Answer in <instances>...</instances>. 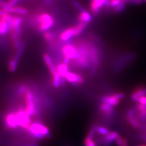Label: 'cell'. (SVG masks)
<instances>
[{
    "label": "cell",
    "instance_id": "obj_11",
    "mask_svg": "<svg viewBox=\"0 0 146 146\" xmlns=\"http://www.w3.org/2000/svg\"><path fill=\"white\" fill-rule=\"evenodd\" d=\"M5 123L7 127L9 129H16L19 127L15 112H11L6 115Z\"/></svg>",
    "mask_w": 146,
    "mask_h": 146
},
{
    "label": "cell",
    "instance_id": "obj_31",
    "mask_svg": "<svg viewBox=\"0 0 146 146\" xmlns=\"http://www.w3.org/2000/svg\"><path fill=\"white\" fill-rule=\"evenodd\" d=\"M138 102L139 104H140L146 105V95L140 97L138 100Z\"/></svg>",
    "mask_w": 146,
    "mask_h": 146
},
{
    "label": "cell",
    "instance_id": "obj_25",
    "mask_svg": "<svg viewBox=\"0 0 146 146\" xmlns=\"http://www.w3.org/2000/svg\"><path fill=\"white\" fill-rule=\"evenodd\" d=\"M0 7L2 9H4L8 13H13V7L9 5L7 2L2 1L0 2Z\"/></svg>",
    "mask_w": 146,
    "mask_h": 146
},
{
    "label": "cell",
    "instance_id": "obj_7",
    "mask_svg": "<svg viewBox=\"0 0 146 146\" xmlns=\"http://www.w3.org/2000/svg\"><path fill=\"white\" fill-rule=\"evenodd\" d=\"M110 0H92L90 5V11L94 14H98L104 7H110Z\"/></svg>",
    "mask_w": 146,
    "mask_h": 146
},
{
    "label": "cell",
    "instance_id": "obj_14",
    "mask_svg": "<svg viewBox=\"0 0 146 146\" xmlns=\"http://www.w3.org/2000/svg\"><path fill=\"white\" fill-rule=\"evenodd\" d=\"M99 110L100 112L106 116H111L114 114L115 112L114 106L105 102H102L100 104Z\"/></svg>",
    "mask_w": 146,
    "mask_h": 146
},
{
    "label": "cell",
    "instance_id": "obj_10",
    "mask_svg": "<svg viewBox=\"0 0 146 146\" xmlns=\"http://www.w3.org/2000/svg\"><path fill=\"white\" fill-rule=\"evenodd\" d=\"M70 84L77 85L82 84L84 82V79L82 76L78 74L71 72H68L63 77Z\"/></svg>",
    "mask_w": 146,
    "mask_h": 146
},
{
    "label": "cell",
    "instance_id": "obj_3",
    "mask_svg": "<svg viewBox=\"0 0 146 146\" xmlns=\"http://www.w3.org/2000/svg\"><path fill=\"white\" fill-rule=\"evenodd\" d=\"M27 131L33 137L36 139L42 140L46 137H50L49 128L40 122H35L31 123Z\"/></svg>",
    "mask_w": 146,
    "mask_h": 146
},
{
    "label": "cell",
    "instance_id": "obj_1",
    "mask_svg": "<svg viewBox=\"0 0 146 146\" xmlns=\"http://www.w3.org/2000/svg\"><path fill=\"white\" fill-rule=\"evenodd\" d=\"M75 43L78 49V56L73 61V64L78 69H88L91 67L90 43L84 41H80Z\"/></svg>",
    "mask_w": 146,
    "mask_h": 146
},
{
    "label": "cell",
    "instance_id": "obj_13",
    "mask_svg": "<svg viewBox=\"0 0 146 146\" xmlns=\"http://www.w3.org/2000/svg\"><path fill=\"white\" fill-rule=\"evenodd\" d=\"M74 36V27H70L64 30L60 35V40L61 42H66L70 40Z\"/></svg>",
    "mask_w": 146,
    "mask_h": 146
},
{
    "label": "cell",
    "instance_id": "obj_6",
    "mask_svg": "<svg viewBox=\"0 0 146 146\" xmlns=\"http://www.w3.org/2000/svg\"><path fill=\"white\" fill-rule=\"evenodd\" d=\"M61 51L64 58H67L71 61H74L78 58V53L75 43H66L61 48Z\"/></svg>",
    "mask_w": 146,
    "mask_h": 146
},
{
    "label": "cell",
    "instance_id": "obj_19",
    "mask_svg": "<svg viewBox=\"0 0 146 146\" xmlns=\"http://www.w3.org/2000/svg\"><path fill=\"white\" fill-rule=\"evenodd\" d=\"M56 70L61 77H64L65 75L69 72V66L64 63H61L56 66Z\"/></svg>",
    "mask_w": 146,
    "mask_h": 146
},
{
    "label": "cell",
    "instance_id": "obj_12",
    "mask_svg": "<svg viewBox=\"0 0 146 146\" xmlns=\"http://www.w3.org/2000/svg\"><path fill=\"white\" fill-rule=\"evenodd\" d=\"M43 58L49 70V72L50 73L52 76L58 73L56 70V66H55V65L53 63L52 58L50 57L49 54H48L47 52L44 53L43 54Z\"/></svg>",
    "mask_w": 146,
    "mask_h": 146
},
{
    "label": "cell",
    "instance_id": "obj_24",
    "mask_svg": "<svg viewBox=\"0 0 146 146\" xmlns=\"http://www.w3.org/2000/svg\"><path fill=\"white\" fill-rule=\"evenodd\" d=\"M61 78L62 77L60 75V74L58 73L52 76V86L54 88H58L61 86Z\"/></svg>",
    "mask_w": 146,
    "mask_h": 146
},
{
    "label": "cell",
    "instance_id": "obj_4",
    "mask_svg": "<svg viewBox=\"0 0 146 146\" xmlns=\"http://www.w3.org/2000/svg\"><path fill=\"white\" fill-rule=\"evenodd\" d=\"M35 22L38 27V31L41 33L48 31L55 25V19L48 13H42L37 16Z\"/></svg>",
    "mask_w": 146,
    "mask_h": 146
},
{
    "label": "cell",
    "instance_id": "obj_26",
    "mask_svg": "<svg viewBox=\"0 0 146 146\" xmlns=\"http://www.w3.org/2000/svg\"><path fill=\"white\" fill-rule=\"evenodd\" d=\"M96 133L99 134L100 135L104 136L107 135L110 132V130L108 128L102 126L97 125L96 127Z\"/></svg>",
    "mask_w": 146,
    "mask_h": 146
},
{
    "label": "cell",
    "instance_id": "obj_32",
    "mask_svg": "<svg viewBox=\"0 0 146 146\" xmlns=\"http://www.w3.org/2000/svg\"><path fill=\"white\" fill-rule=\"evenodd\" d=\"M19 1H20V0H8L7 1V2L9 5L12 6V7H14V6H16L17 3Z\"/></svg>",
    "mask_w": 146,
    "mask_h": 146
},
{
    "label": "cell",
    "instance_id": "obj_22",
    "mask_svg": "<svg viewBox=\"0 0 146 146\" xmlns=\"http://www.w3.org/2000/svg\"><path fill=\"white\" fill-rule=\"evenodd\" d=\"M13 13L21 15H26L28 13V11L24 7L16 5L13 8Z\"/></svg>",
    "mask_w": 146,
    "mask_h": 146
},
{
    "label": "cell",
    "instance_id": "obj_27",
    "mask_svg": "<svg viewBox=\"0 0 146 146\" xmlns=\"http://www.w3.org/2000/svg\"><path fill=\"white\" fill-rule=\"evenodd\" d=\"M19 58L18 56L13 58L11 60V61L9 63V69L11 72H14L15 71L16 69L17 68V61H18Z\"/></svg>",
    "mask_w": 146,
    "mask_h": 146
},
{
    "label": "cell",
    "instance_id": "obj_29",
    "mask_svg": "<svg viewBox=\"0 0 146 146\" xmlns=\"http://www.w3.org/2000/svg\"><path fill=\"white\" fill-rule=\"evenodd\" d=\"M72 4L76 8L78 11H80V12L83 11H86L84 8V7L82 5H80V3H79L78 1H75V0H73L72 1Z\"/></svg>",
    "mask_w": 146,
    "mask_h": 146
},
{
    "label": "cell",
    "instance_id": "obj_35",
    "mask_svg": "<svg viewBox=\"0 0 146 146\" xmlns=\"http://www.w3.org/2000/svg\"><path fill=\"white\" fill-rule=\"evenodd\" d=\"M141 1L142 2H143V1H144V2H146V0H141Z\"/></svg>",
    "mask_w": 146,
    "mask_h": 146
},
{
    "label": "cell",
    "instance_id": "obj_18",
    "mask_svg": "<svg viewBox=\"0 0 146 146\" xmlns=\"http://www.w3.org/2000/svg\"><path fill=\"white\" fill-rule=\"evenodd\" d=\"M78 19V21L80 22H84V23H88L89 22H90L92 20V17L90 15V14L89 13L88 11H84L80 12Z\"/></svg>",
    "mask_w": 146,
    "mask_h": 146
},
{
    "label": "cell",
    "instance_id": "obj_21",
    "mask_svg": "<svg viewBox=\"0 0 146 146\" xmlns=\"http://www.w3.org/2000/svg\"><path fill=\"white\" fill-rule=\"evenodd\" d=\"M43 37L46 41L50 44H53L55 38V36L54 33L50 31H47L44 33Z\"/></svg>",
    "mask_w": 146,
    "mask_h": 146
},
{
    "label": "cell",
    "instance_id": "obj_28",
    "mask_svg": "<svg viewBox=\"0 0 146 146\" xmlns=\"http://www.w3.org/2000/svg\"><path fill=\"white\" fill-rule=\"evenodd\" d=\"M84 145L85 146H96V144L93 139L87 137H86L84 140Z\"/></svg>",
    "mask_w": 146,
    "mask_h": 146
},
{
    "label": "cell",
    "instance_id": "obj_30",
    "mask_svg": "<svg viewBox=\"0 0 146 146\" xmlns=\"http://www.w3.org/2000/svg\"><path fill=\"white\" fill-rule=\"evenodd\" d=\"M123 138L121 136H118V137L115 140V143L117 146H122L123 144Z\"/></svg>",
    "mask_w": 146,
    "mask_h": 146
},
{
    "label": "cell",
    "instance_id": "obj_9",
    "mask_svg": "<svg viewBox=\"0 0 146 146\" xmlns=\"http://www.w3.org/2000/svg\"><path fill=\"white\" fill-rule=\"evenodd\" d=\"M126 120L128 123L134 128L138 129L141 128V124L136 117V111L134 110H129L126 115Z\"/></svg>",
    "mask_w": 146,
    "mask_h": 146
},
{
    "label": "cell",
    "instance_id": "obj_5",
    "mask_svg": "<svg viewBox=\"0 0 146 146\" xmlns=\"http://www.w3.org/2000/svg\"><path fill=\"white\" fill-rule=\"evenodd\" d=\"M15 112L19 127L27 131L31 124V116L27 113L25 109L20 108Z\"/></svg>",
    "mask_w": 146,
    "mask_h": 146
},
{
    "label": "cell",
    "instance_id": "obj_23",
    "mask_svg": "<svg viewBox=\"0 0 146 146\" xmlns=\"http://www.w3.org/2000/svg\"><path fill=\"white\" fill-rule=\"evenodd\" d=\"M0 35H4L9 31V26L7 21L0 19Z\"/></svg>",
    "mask_w": 146,
    "mask_h": 146
},
{
    "label": "cell",
    "instance_id": "obj_38",
    "mask_svg": "<svg viewBox=\"0 0 146 146\" xmlns=\"http://www.w3.org/2000/svg\"><path fill=\"white\" fill-rule=\"evenodd\" d=\"M0 25H1V23H0Z\"/></svg>",
    "mask_w": 146,
    "mask_h": 146
},
{
    "label": "cell",
    "instance_id": "obj_16",
    "mask_svg": "<svg viewBox=\"0 0 146 146\" xmlns=\"http://www.w3.org/2000/svg\"><path fill=\"white\" fill-rule=\"evenodd\" d=\"M102 102H105L112 106H116L120 104V100L117 99L113 94L110 95H105L101 98Z\"/></svg>",
    "mask_w": 146,
    "mask_h": 146
},
{
    "label": "cell",
    "instance_id": "obj_33",
    "mask_svg": "<svg viewBox=\"0 0 146 146\" xmlns=\"http://www.w3.org/2000/svg\"><path fill=\"white\" fill-rule=\"evenodd\" d=\"M5 13H7V12H6L4 9H2V8L0 9V17H2V16L4 15Z\"/></svg>",
    "mask_w": 146,
    "mask_h": 146
},
{
    "label": "cell",
    "instance_id": "obj_36",
    "mask_svg": "<svg viewBox=\"0 0 146 146\" xmlns=\"http://www.w3.org/2000/svg\"><path fill=\"white\" fill-rule=\"evenodd\" d=\"M142 146H146V145H142Z\"/></svg>",
    "mask_w": 146,
    "mask_h": 146
},
{
    "label": "cell",
    "instance_id": "obj_17",
    "mask_svg": "<svg viewBox=\"0 0 146 146\" xmlns=\"http://www.w3.org/2000/svg\"><path fill=\"white\" fill-rule=\"evenodd\" d=\"M119 135V134H118V133L115 131H110L107 135L104 137L103 141L104 143H106V145H110L111 143L115 141L116 139Z\"/></svg>",
    "mask_w": 146,
    "mask_h": 146
},
{
    "label": "cell",
    "instance_id": "obj_37",
    "mask_svg": "<svg viewBox=\"0 0 146 146\" xmlns=\"http://www.w3.org/2000/svg\"><path fill=\"white\" fill-rule=\"evenodd\" d=\"M142 146V145H140V146Z\"/></svg>",
    "mask_w": 146,
    "mask_h": 146
},
{
    "label": "cell",
    "instance_id": "obj_8",
    "mask_svg": "<svg viewBox=\"0 0 146 146\" xmlns=\"http://www.w3.org/2000/svg\"><path fill=\"white\" fill-rule=\"evenodd\" d=\"M90 59H91V67L92 68V72L96 71L99 65V52L98 48L93 44L90 43Z\"/></svg>",
    "mask_w": 146,
    "mask_h": 146
},
{
    "label": "cell",
    "instance_id": "obj_20",
    "mask_svg": "<svg viewBox=\"0 0 146 146\" xmlns=\"http://www.w3.org/2000/svg\"><path fill=\"white\" fill-rule=\"evenodd\" d=\"M88 25V23L84 22H79L77 25L74 27V36H79L86 29Z\"/></svg>",
    "mask_w": 146,
    "mask_h": 146
},
{
    "label": "cell",
    "instance_id": "obj_2",
    "mask_svg": "<svg viewBox=\"0 0 146 146\" xmlns=\"http://www.w3.org/2000/svg\"><path fill=\"white\" fill-rule=\"evenodd\" d=\"M25 100L27 113L31 117L36 115L38 113V102L36 96L33 93L31 89L28 87L25 93Z\"/></svg>",
    "mask_w": 146,
    "mask_h": 146
},
{
    "label": "cell",
    "instance_id": "obj_34",
    "mask_svg": "<svg viewBox=\"0 0 146 146\" xmlns=\"http://www.w3.org/2000/svg\"><path fill=\"white\" fill-rule=\"evenodd\" d=\"M122 146H128V141L125 138H123V144Z\"/></svg>",
    "mask_w": 146,
    "mask_h": 146
},
{
    "label": "cell",
    "instance_id": "obj_15",
    "mask_svg": "<svg viewBox=\"0 0 146 146\" xmlns=\"http://www.w3.org/2000/svg\"><path fill=\"white\" fill-rule=\"evenodd\" d=\"M146 95V87H139L136 88L131 94V99L134 102H138L139 98Z\"/></svg>",
    "mask_w": 146,
    "mask_h": 146
}]
</instances>
